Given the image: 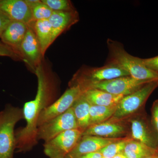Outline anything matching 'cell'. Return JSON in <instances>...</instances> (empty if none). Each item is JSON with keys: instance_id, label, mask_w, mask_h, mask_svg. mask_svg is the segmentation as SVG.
<instances>
[{"instance_id": "cell-1", "label": "cell", "mask_w": 158, "mask_h": 158, "mask_svg": "<svg viewBox=\"0 0 158 158\" xmlns=\"http://www.w3.org/2000/svg\"><path fill=\"white\" fill-rule=\"evenodd\" d=\"M37 78V90L35 98L27 102L23 109L26 125L15 135V148L24 152L32 148L37 142V122L43 110L53 102L57 90L56 77L42 62L34 72Z\"/></svg>"}, {"instance_id": "cell-2", "label": "cell", "mask_w": 158, "mask_h": 158, "mask_svg": "<svg viewBox=\"0 0 158 158\" xmlns=\"http://www.w3.org/2000/svg\"><path fill=\"white\" fill-rule=\"evenodd\" d=\"M109 54L107 64H112L124 69L134 78L142 81L158 79V74L146 68L141 58L130 55L125 50L122 44L108 39L107 41Z\"/></svg>"}, {"instance_id": "cell-3", "label": "cell", "mask_w": 158, "mask_h": 158, "mask_svg": "<svg viewBox=\"0 0 158 158\" xmlns=\"http://www.w3.org/2000/svg\"><path fill=\"white\" fill-rule=\"evenodd\" d=\"M128 76L130 75L127 72L113 64L106 63L100 67L84 66L74 75L69 86L77 85L83 92L89 85Z\"/></svg>"}, {"instance_id": "cell-4", "label": "cell", "mask_w": 158, "mask_h": 158, "mask_svg": "<svg viewBox=\"0 0 158 158\" xmlns=\"http://www.w3.org/2000/svg\"><path fill=\"white\" fill-rule=\"evenodd\" d=\"M23 118V110L9 106L0 112V158H13L15 149L14 127Z\"/></svg>"}, {"instance_id": "cell-5", "label": "cell", "mask_w": 158, "mask_h": 158, "mask_svg": "<svg viewBox=\"0 0 158 158\" xmlns=\"http://www.w3.org/2000/svg\"><path fill=\"white\" fill-rule=\"evenodd\" d=\"M158 87V79L146 83L135 92L123 97L114 115L108 121L121 122L137 113L144 107L148 99Z\"/></svg>"}, {"instance_id": "cell-6", "label": "cell", "mask_w": 158, "mask_h": 158, "mask_svg": "<svg viewBox=\"0 0 158 158\" xmlns=\"http://www.w3.org/2000/svg\"><path fill=\"white\" fill-rule=\"evenodd\" d=\"M84 131L78 128L68 130L44 142V153L49 158H65L76 146Z\"/></svg>"}, {"instance_id": "cell-7", "label": "cell", "mask_w": 158, "mask_h": 158, "mask_svg": "<svg viewBox=\"0 0 158 158\" xmlns=\"http://www.w3.org/2000/svg\"><path fill=\"white\" fill-rule=\"evenodd\" d=\"M78 128L73 109L71 107L62 115L39 126L37 130V140L41 139L47 142L65 131Z\"/></svg>"}, {"instance_id": "cell-8", "label": "cell", "mask_w": 158, "mask_h": 158, "mask_svg": "<svg viewBox=\"0 0 158 158\" xmlns=\"http://www.w3.org/2000/svg\"><path fill=\"white\" fill-rule=\"evenodd\" d=\"M82 94L79 86H69L62 96L43 110L38 118V127L46 122L65 113L72 107Z\"/></svg>"}, {"instance_id": "cell-9", "label": "cell", "mask_w": 158, "mask_h": 158, "mask_svg": "<svg viewBox=\"0 0 158 158\" xmlns=\"http://www.w3.org/2000/svg\"><path fill=\"white\" fill-rule=\"evenodd\" d=\"M151 81L137 80L130 76L120 77L89 85L83 92L90 89H96L125 96L135 92Z\"/></svg>"}, {"instance_id": "cell-10", "label": "cell", "mask_w": 158, "mask_h": 158, "mask_svg": "<svg viewBox=\"0 0 158 158\" xmlns=\"http://www.w3.org/2000/svg\"><path fill=\"white\" fill-rule=\"evenodd\" d=\"M22 60L35 72L38 65L44 60L41 47L32 26L29 25L19 50Z\"/></svg>"}, {"instance_id": "cell-11", "label": "cell", "mask_w": 158, "mask_h": 158, "mask_svg": "<svg viewBox=\"0 0 158 158\" xmlns=\"http://www.w3.org/2000/svg\"><path fill=\"white\" fill-rule=\"evenodd\" d=\"M131 138L152 148L158 149V137L144 116L131 119Z\"/></svg>"}, {"instance_id": "cell-12", "label": "cell", "mask_w": 158, "mask_h": 158, "mask_svg": "<svg viewBox=\"0 0 158 158\" xmlns=\"http://www.w3.org/2000/svg\"><path fill=\"white\" fill-rule=\"evenodd\" d=\"M0 11L11 21L28 25L34 22L31 8L25 0H0Z\"/></svg>"}, {"instance_id": "cell-13", "label": "cell", "mask_w": 158, "mask_h": 158, "mask_svg": "<svg viewBox=\"0 0 158 158\" xmlns=\"http://www.w3.org/2000/svg\"><path fill=\"white\" fill-rule=\"evenodd\" d=\"M122 138H107L95 136H82L76 146L65 158H79L87 154L96 152L108 144Z\"/></svg>"}, {"instance_id": "cell-14", "label": "cell", "mask_w": 158, "mask_h": 158, "mask_svg": "<svg viewBox=\"0 0 158 158\" xmlns=\"http://www.w3.org/2000/svg\"><path fill=\"white\" fill-rule=\"evenodd\" d=\"M120 122L106 121L88 127L82 136H95L107 138H125L128 129Z\"/></svg>"}, {"instance_id": "cell-15", "label": "cell", "mask_w": 158, "mask_h": 158, "mask_svg": "<svg viewBox=\"0 0 158 158\" xmlns=\"http://www.w3.org/2000/svg\"><path fill=\"white\" fill-rule=\"evenodd\" d=\"M28 26L21 22L11 21L0 37L2 42L11 48L19 56L20 48Z\"/></svg>"}, {"instance_id": "cell-16", "label": "cell", "mask_w": 158, "mask_h": 158, "mask_svg": "<svg viewBox=\"0 0 158 158\" xmlns=\"http://www.w3.org/2000/svg\"><path fill=\"white\" fill-rule=\"evenodd\" d=\"M52 31V42L64 31L79 20L78 13L76 10L72 11H53L48 19Z\"/></svg>"}, {"instance_id": "cell-17", "label": "cell", "mask_w": 158, "mask_h": 158, "mask_svg": "<svg viewBox=\"0 0 158 158\" xmlns=\"http://www.w3.org/2000/svg\"><path fill=\"white\" fill-rule=\"evenodd\" d=\"M82 93L90 105L105 106H117L124 96L96 89L85 90Z\"/></svg>"}, {"instance_id": "cell-18", "label": "cell", "mask_w": 158, "mask_h": 158, "mask_svg": "<svg viewBox=\"0 0 158 158\" xmlns=\"http://www.w3.org/2000/svg\"><path fill=\"white\" fill-rule=\"evenodd\" d=\"M30 25L32 26L44 56L46 52L52 42V31L48 19L36 21Z\"/></svg>"}, {"instance_id": "cell-19", "label": "cell", "mask_w": 158, "mask_h": 158, "mask_svg": "<svg viewBox=\"0 0 158 158\" xmlns=\"http://www.w3.org/2000/svg\"><path fill=\"white\" fill-rule=\"evenodd\" d=\"M90 106L82 93L72 107L78 127L84 131L89 126Z\"/></svg>"}, {"instance_id": "cell-20", "label": "cell", "mask_w": 158, "mask_h": 158, "mask_svg": "<svg viewBox=\"0 0 158 158\" xmlns=\"http://www.w3.org/2000/svg\"><path fill=\"white\" fill-rule=\"evenodd\" d=\"M123 153L127 158H145L158 156V149L131 139L126 145Z\"/></svg>"}, {"instance_id": "cell-21", "label": "cell", "mask_w": 158, "mask_h": 158, "mask_svg": "<svg viewBox=\"0 0 158 158\" xmlns=\"http://www.w3.org/2000/svg\"><path fill=\"white\" fill-rule=\"evenodd\" d=\"M117 106H105L91 105L89 126L108 121L114 115Z\"/></svg>"}, {"instance_id": "cell-22", "label": "cell", "mask_w": 158, "mask_h": 158, "mask_svg": "<svg viewBox=\"0 0 158 158\" xmlns=\"http://www.w3.org/2000/svg\"><path fill=\"white\" fill-rule=\"evenodd\" d=\"M31 8L34 21L48 20L53 11L41 2L38 0H25Z\"/></svg>"}, {"instance_id": "cell-23", "label": "cell", "mask_w": 158, "mask_h": 158, "mask_svg": "<svg viewBox=\"0 0 158 158\" xmlns=\"http://www.w3.org/2000/svg\"><path fill=\"white\" fill-rule=\"evenodd\" d=\"M131 139V138L127 137L122 138L121 140L108 144L98 152L101 154L103 157L113 158L118 154L123 152L126 145Z\"/></svg>"}, {"instance_id": "cell-24", "label": "cell", "mask_w": 158, "mask_h": 158, "mask_svg": "<svg viewBox=\"0 0 158 158\" xmlns=\"http://www.w3.org/2000/svg\"><path fill=\"white\" fill-rule=\"evenodd\" d=\"M53 11H66L75 10L72 3L68 0H41Z\"/></svg>"}, {"instance_id": "cell-25", "label": "cell", "mask_w": 158, "mask_h": 158, "mask_svg": "<svg viewBox=\"0 0 158 158\" xmlns=\"http://www.w3.org/2000/svg\"><path fill=\"white\" fill-rule=\"evenodd\" d=\"M0 56L10 57L14 60H22L20 57L13 49L2 42H0Z\"/></svg>"}, {"instance_id": "cell-26", "label": "cell", "mask_w": 158, "mask_h": 158, "mask_svg": "<svg viewBox=\"0 0 158 158\" xmlns=\"http://www.w3.org/2000/svg\"><path fill=\"white\" fill-rule=\"evenodd\" d=\"M151 123L158 137V99L155 101L152 107Z\"/></svg>"}, {"instance_id": "cell-27", "label": "cell", "mask_w": 158, "mask_h": 158, "mask_svg": "<svg viewBox=\"0 0 158 158\" xmlns=\"http://www.w3.org/2000/svg\"><path fill=\"white\" fill-rule=\"evenodd\" d=\"M144 66L158 74V56L148 59H141Z\"/></svg>"}, {"instance_id": "cell-28", "label": "cell", "mask_w": 158, "mask_h": 158, "mask_svg": "<svg viewBox=\"0 0 158 158\" xmlns=\"http://www.w3.org/2000/svg\"><path fill=\"white\" fill-rule=\"evenodd\" d=\"M11 21L10 19L0 11V37Z\"/></svg>"}, {"instance_id": "cell-29", "label": "cell", "mask_w": 158, "mask_h": 158, "mask_svg": "<svg viewBox=\"0 0 158 158\" xmlns=\"http://www.w3.org/2000/svg\"><path fill=\"white\" fill-rule=\"evenodd\" d=\"M103 156H102L100 153L96 152L90 153L87 154L85 155L82 156L79 158H102Z\"/></svg>"}, {"instance_id": "cell-30", "label": "cell", "mask_w": 158, "mask_h": 158, "mask_svg": "<svg viewBox=\"0 0 158 158\" xmlns=\"http://www.w3.org/2000/svg\"><path fill=\"white\" fill-rule=\"evenodd\" d=\"M113 158H127V157L125 155L123 152L121 153L118 154L116 156L113 157Z\"/></svg>"}, {"instance_id": "cell-31", "label": "cell", "mask_w": 158, "mask_h": 158, "mask_svg": "<svg viewBox=\"0 0 158 158\" xmlns=\"http://www.w3.org/2000/svg\"><path fill=\"white\" fill-rule=\"evenodd\" d=\"M145 158H158V156H152L148 157Z\"/></svg>"}, {"instance_id": "cell-32", "label": "cell", "mask_w": 158, "mask_h": 158, "mask_svg": "<svg viewBox=\"0 0 158 158\" xmlns=\"http://www.w3.org/2000/svg\"><path fill=\"white\" fill-rule=\"evenodd\" d=\"M104 158V157H103V158Z\"/></svg>"}]
</instances>
